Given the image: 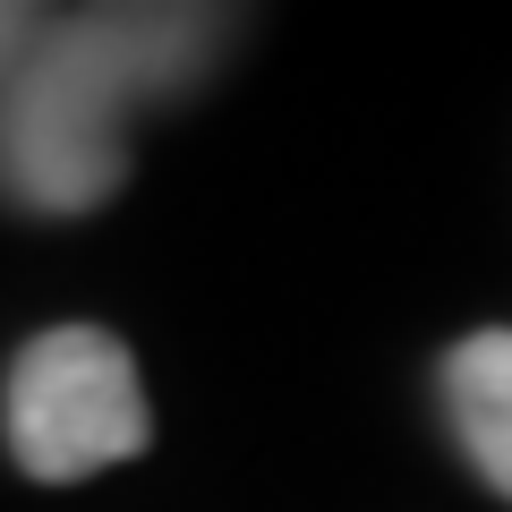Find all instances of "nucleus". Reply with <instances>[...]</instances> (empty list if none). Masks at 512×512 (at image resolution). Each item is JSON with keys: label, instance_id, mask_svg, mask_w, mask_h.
Here are the masks:
<instances>
[{"label": "nucleus", "instance_id": "1", "mask_svg": "<svg viewBox=\"0 0 512 512\" xmlns=\"http://www.w3.org/2000/svg\"><path fill=\"white\" fill-rule=\"evenodd\" d=\"M222 18L197 9H94L60 35H26L0 77V197L26 214H94L120 197V120L188 86Z\"/></svg>", "mask_w": 512, "mask_h": 512}, {"label": "nucleus", "instance_id": "2", "mask_svg": "<svg viewBox=\"0 0 512 512\" xmlns=\"http://www.w3.org/2000/svg\"><path fill=\"white\" fill-rule=\"evenodd\" d=\"M154 436L146 384L120 333L103 325H52L9 367V453L26 478L69 487L111 461H137Z\"/></svg>", "mask_w": 512, "mask_h": 512}, {"label": "nucleus", "instance_id": "3", "mask_svg": "<svg viewBox=\"0 0 512 512\" xmlns=\"http://www.w3.org/2000/svg\"><path fill=\"white\" fill-rule=\"evenodd\" d=\"M444 410H453L461 453L478 461L495 495H512V333L487 325L444 359Z\"/></svg>", "mask_w": 512, "mask_h": 512}, {"label": "nucleus", "instance_id": "4", "mask_svg": "<svg viewBox=\"0 0 512 512\" xmlns=\"http://www.w3.org/2000/svg\"><path fill=\"white\" fill-rule=\"evenodd\" d=\"M26 26H35L26 9H0V60H18V52H26Z\"/></svg>", "mask_w": 512, "mask_h": 512}]
</instances>
